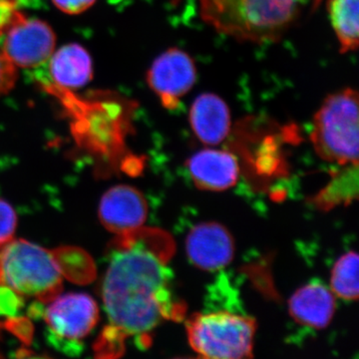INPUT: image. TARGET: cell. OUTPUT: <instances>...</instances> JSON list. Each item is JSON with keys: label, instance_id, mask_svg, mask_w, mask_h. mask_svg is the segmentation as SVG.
<instances>
[{"label": "cell", "instance_id": "cell-21", "mask_svg": "<svg viewBox=\"0 0 359 359\" xmlns=\"http://www.w3.org/2000/svg\"><path fill=\"white\" fill-rule=\"evenodd\" d=\"M56 8L68 15H78L88 11L96 0H51Z\"/></svg>", "mask_w": 359, "mask_h": 359}, {"label": "cell", "instance_id": "cell-3", "mask_svg": "<svg viewBox=\"0 0 359 359\" xmlns=\"http://www.w3.org/2000/svg\"><path fill=\"white\" fill-rule=\"evenodd\" d=\"M321 159L358 166V93L346 88L328 95L314 115L311 134Z\"/></svg>", "mask_w": 359, "mask_h": 359}, {"label": "cell", "instance_id": "cell-15", "mask_svg": "<svg viewBox=\"0 0 359 359\" xmlns=\"http://www.w3.org/2000/svg\"><path fill=\"white\" fill-rule=\"evenodd\" d=\"M49 61L52 79L59 88H82L93 78L91 56L82 45H65L53 52Z\"/></svg>", "mask_w": 359, "mask_h": 359}, {"label": "cell", "instance_id": "cell-19", "mask_svg": "<svg viewBox=\"0 0 359 359\" xmlns=\"http://www.w3.org/2000/svg\"><path fill=\"white\" fill-rule=\"evenodd\" d=\"M16 228V214L13 208L0 199V248L13 238Z\"/></svg>", "mask_w": 359, "mask_h": 359}, {"label": "cell", "instance_id": "cell-1", "mask_svg": "<svg viewBox=\"0 0 359 359\" xmlns=\"http://www.w3.org/2000/svg\"><path fill=\"white\" fill-rule=\"evenodd\" d=\"M173 238L158 229L117 235L108 252L103 301L110 327L97 346L105 355H120L127 337L143 340L167 320H184L186 306L174 294L169 266Z\"/></svg>", "mask_w": 359, "mask_h": 359}, {"label": "cell", "instance_id": "cell-6", "mask_svg": "<svg viewBox=\"0 0 359 359\" xmlns=\"http://www.w3.org/2000/svg\"><path fill=\"white\" fill-rule=\"evenodd\" d=\"M44 309L49 340L56 348L73 354L98 321L97 304L86 294L72 292L54 297Z\"/></svg>", "mask_w": 359, "mask_h": 359}, {"label": "cell", "instance_id": "cell-14", "mask_svg": "<svg viewBox=\"0 0 359 359\" xmlns=\"http://www.w3.org/2000/svg\"><path fill=\"white\" fill-rule=\"evenodd\" d=\"M289 311L301 325L321 330L327 327L334 318V294L323 283H309L290 297Z\"/></svg>", "mask_w": 359, "mask_h": 359}, {"label": "cell", "instance_id": "cell-22", "mask_svg": "<svg viewBox=\"0 0 359 359\" xmlns=\"http://www.w3.org/2000/svg\"><path fill=\"white\" fill-rule=\"evenodd\" d=\"M18 11V0H0V30L13 20Z\"/></svg>", "mask_w": 359, "mask_h": 359}, {"label": "cell", "instance_id": "cell-2", "mask_svg": "<svg viewBox=\"0 0 359 359\" xmlns=\"http://www.w3.org/2000/svg\"><path fill=\"white\" fill-rule=\"evenodd\" d=\"M304 0H199L205 25L240 42L278 41L294 25Z\"/></svg>", "mask_w": 359, "mask_h": 359}, {"label": "cell", "instance_id": "cell-20", "mask_svg": "<svg viewBox=\"0 0 359 359\" xmlns=\"http://www.w3.org/2000/svg\"><path fill=\"white\" fill-rule=\"evenodd\" d=\"M20 295L13 290L0 285V314L15 316L22 306Z\"/></svg>", "mask_w": 359, "mask_h": 359}, {"label": "cell", "instance_id": "cell-4", "mask_svg": "<svg viewBox=\"0 0 359 359\" xmlns=\"http://www.w3.org/2000/svg\"><path fill=\"white\" fill-rule=\"evenodd\" d=\"M0 285L49 302L60 292L62 271L54 252L25 240H11L0 248Z\"/></svg>", "mask_w": 359, "mask_h": 359}, {"label": "cell", "instance_id": "cell-8", "mask_svg": "<svg viewBox=\"0 0 359 359\" xmlns=\"http://www.w3.org/2000/svg\"><path fill=\"white\" fill-rule=\"evenodd\" d=\"M0 32V49L16 68L42 65L55 50L56 35L51 26L37 18H27L20 11Z\"/></svg>", "mask_w": 359, "mask_h": 359}, {"label": "cell", "instance_id": "cell-16", "mask_svg": "<svg viewBox=\"0 0 359 359\" xmlns=\"http://www.w3.org/2000/svg\"><path fill=\"white\" fill-rule=\"evenodd\" d=\"M359 0H330L327 4L330 22L339 40L340 53L358 48Z\"/></svg>", "mask_w": 359, "mask_h": 359}, {"label": "cell", "instance_id": "cell-10", "mask_svg": "<svg viewBox=\"0 0 359 359\" xmlns=\"http://www.w3.org/2000/svg\"><path fill=\"white\" fill-rule=\"evenodd\" d=\"M148 205L140 191L131 186L113 187L99 205V219L116 235L138 230L147 218Z\"/></svg>", "mask_w": 359, "mask_h": 359}, {"label": "cell", "instance_id": "cell-12", "mask_svg": "<svg viewBox=\"0 0 359 359\" xmlns=\"http://www.w3.org/2000/svg\"><path fill=\"white\" fill-rule=\"evenodd\" d=\"M195 185L202 190L219 192L237 184L240 166L233 153L205 149L194 154L187 163Z\"/></svg>", "mask_w": 359, "mask_h": 359}, {"label": "cell", "instance_id": "cell-9", "mask_svg": "<svg viewBox=\"0 0 359 359\" xmlns=\"http://www.w3.org/2000/svg\"><path fill=\"white\" fill-rule=\"evenodd\" d=\"M197 81V69L192 57L174 47L155 59L147 73V83L158 96L163 107L175 110L182 97Z\"/></svg>", "mask_w": 359, "mask_h": 359}, {"label": "cell", "instance_id": "cell-17", "mask_svg": "<svg viewBox=\"0 0 359 359\" xmlns=\"http://www.w3.org/2000/svg\"><path fill=\"white\" fill-rule=\"evenodd\" d=\"M358 197V166H344L332 176V181L314 197V204L328 210L348 205Z\"/></svg>", "mask_w": 359, "mask_h": 359}, {"label": "cell", "instance_id": "cell-13", "mask_svg": "<svg viewBox=\"0 0 359 359\" xmlns=\"http://www.w3.org/2000/svg\"><path fill=\"white\" fill-rule=\"evenodd\" d=\"M189 120L194 134L208 146L219 145L231 132L230 109L216 94L204 93L197 97L191 107Z\"/></svg>", "mask_w": 359, "mask_h": 359}, {"label": "cell", "instance_id": "cell-7", "mask_svg": "<svg viewBox=\"0 0 359 359\" xmlns=\"http://www.w3.org/2000/svg\"><path fill=\"white\" fill-rule=\"evenodd\" d=\"M104 107L96 104L92 107V113L90 106L84 105L88 114H85L83 119L77 117L72 124V131L83 147L96 154L114 158L124 153V139L131 129L130 117L136 105L127 100L119 101L112 113L110 109L104 112Z\"/></svg>", "mask_w": 359, "mask_h": 359}, {"label": "cell", "instance_id": "cell-11", "mask_svg": "<svg viewBox=\"0 0 359 359\" xmlns=\"http://www.w3.org/2000/svg\"><path fill=\"white\" fill-rule=\"evenodd\" d=\"M186 250L191 263L203 271H215L228 266L235 255L230 231L218 223L198 224L189 233Z\"/></svg>", "mask_w": 359, "mask_h": 359}, {"label": "cell", "instance_id": "cell-18", "mask_svg": "<svg viewBox=\"0 0 359 359\" xmlns=\"http://www.w3.org/2000/svg\"><path fill=\"white\" fill-rule=\"evenodd\" d=\"M330 287L334 295L346 301L358 299V256L355 252H346L337 259L332 271Z\"/></svg>", "mask_w": 359, "mask_h": 359}, {"label": "cell", "instance_id": "cell-5", "mask_svg": "<svg viewBox=\"0 0 359 359\" xmlns=\"http://www.w3.org/2000/svg\"><path fill=\"white\" fill-rule=\"evenodd\" d=\"M257 325L254 318L230 313L193 314L186 323L188 341L200 358H252Z\"/></svg>", "mask_w": 359, "mask_h": 359}]
</instances>
